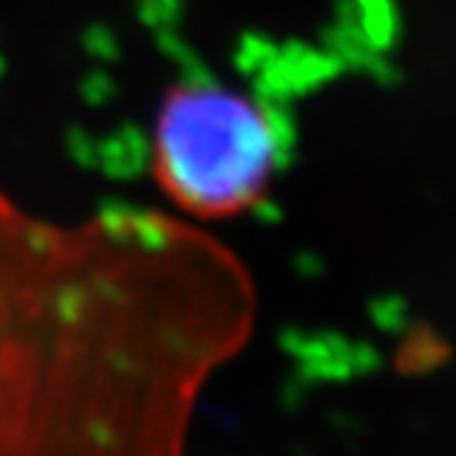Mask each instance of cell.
<instances>
[{"instance_id": "6da1fadb", "label": "cell", "mask_w": 456, "mask_h": 456, "mask_svg": "<svg viewBox=\"0 0 456 456\" xmlns=\"http://www.w3.org/2000/svg\"><path fill=\"white\" fill-rule=\"evenodd\" d=\"M253 319L242 258L192 220H61L0 182V456H184Z\"/></svg>"}, {"instance_id": "7a4b0ae2", "label": "cell", "mask_w": 456, "mask_h": 456, "mask_svg": "<svg viewBox=\"0 0 456 456\" xmlns=\"http://www.w3.org/2000/svg\"><path fill=\"white\" fill-rule=\"evenodd\" d=\"M281 162V121L245 91L187 80L157 110L149 171L179 217L212 223L256 209Z\"/></svg>"}]
</instances>
